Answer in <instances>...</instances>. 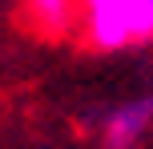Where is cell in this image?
<instances>
[{
  "label": "cell",
  "mask_w": 153,
  "mask_h": 149,
  "mask_svg": "<svg viewBox=\"0 0 153 149\" xmlns=\"http://www.w3.org/2000/svg\"><path fill=\"white\" fill-rule=\"evenodd\" d=\"M85 36L101 53L153 40V0H81Z\"/></svg>",
  "instance_id": "cell-1"
},
{
  "label": "cell",
  "mask_w": 153,
  "mask_h": 149,
  "mask_svg": "<svg viewBox=\"0 0 153 149\" xmlns=\"http://www.w3.org/2000/svg\"><path fill=\"white\" fill-rule=\"evenodd\" d=\"M153 125V93L133 97V101L117 105L105 121V145L109 149H133Z\"/></svg>",
  "instance_id": "cell-2"
},
{
  "label": "cell",
  "mask_w": 153,
  "mask_h": 149,
  "mask_svg": "<svg viewBox=\"0 0 153 149\" xmlns=\"http://www.w3.org/2000/svg\"><path fill=\"white\" fill-rule=\"evenodd\" d=\"M81 16V0H24V20L36 36H65Z\"/></svg>",
  "instance_id": "cell-3"
}]
</instances>
